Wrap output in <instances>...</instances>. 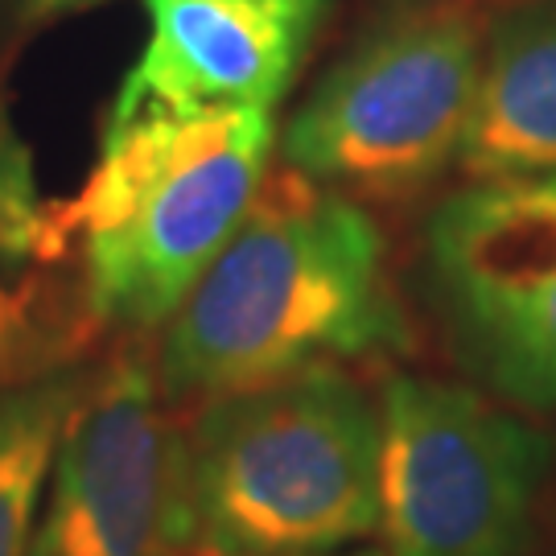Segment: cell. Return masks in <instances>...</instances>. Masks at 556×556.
Listing matches in <instances>:
<instances>
[{"mask_svg": "<svg viewBox=\"0 0 556 556\" xmlns=\"http://www.w3.org/2000/svg\"><path fill=\"white\" fill-rule=\"evenodd\" d=\"M408 346V318L376 219L293 169L260 186L236 236L165 321V400L248 392Z\"/></svg>", "mask_w": 556, "mask_h": 556, "instance_id": "6da1fadb", "label": "cell"}, {"mask_svg": "<svg viewBox=\"0 0 556 556\" xmlns=\"http://www.w3.org/2000/svg\"><path fill=\"white\" fill-rule=\"evenodd\" d=\"M425 285L457 358L556 417V178L470 181L425 227Z\"/></svg>", "mask_w": 556, "mask_h": 556, "instance_id": "8992f818", "label": "cell"}, {"mask_svg": "<svg viewBox=\"0 0 556 556\" xmlns=\"http://www.w3.org/2000/svg\"><path fill=\"white\" fill-rule=\"evenodd\" d=\"M470 181L556 178V0L498 4L462 144Z\"/></svg>", "mask_w": 556, "mask_h": 556, "instance_id": "9c48e42d", "label": "cell"}, {"mask_svg": "<svg viewBox=\"0 0 556 556\" xmlns=\"http://www.w3.org/2000/svg\"><path fill=\"white\" fill-rule=\"evenodd\" d=\"M553 445L478 388L388 376L379 532L388 556H528Z\"/></svg>", "mask_w": 556, "mask_h": 556, "instance_id": "5b68a950", "label": "cell"}, {"mask_svg": "<svg viewBox=\"0 0 556 556\" xmlns=\"http://www.w3.org/2000/svg\"><path fill=\"white\" fill-rule=\"evenodd\" d=\"M482 38L470 0H392L285 124V169L363 202L425 194L462 157Z\"/></svg>", "mask_w": 556, "mask_h": 556, "instance_id": "277c9868", "label": "cell"}, {"mask_svg": "<svg viewBox=\"0 0 556 556\" xmlns=\"http://www.w3.org/2000/svg\"><path fill=\"white\" fill-rule=\"evenodd\" d=\"M13 17H21L25 25H46L54 17H66V13H83V9H96L103 0H0Z\"/></svg>", "mask_w": 556, "mask_h": 556, "instance_id": "7c38bea8", "label": "cell"}, {"mask_svg": "<svg viewBox=\"0 0 556 556\" xmlns=\"http://www.w3.org/2000/svg\"><path fill=\"white\" fill-rule=\"evenodd\" d=\"M326 556H388V553H379V548H355V553H326Z\"/></svg>", "mask_w": 556, "mask_h": 556, "instance_id": "4fadbf2b", "label": "cell"}, {"mask_svg": "<svg viewBox=\"0 0 556 556\" xmlns=\"http://www.w3.org/2000/svg\"><path fill=\"white\" fill-rule=\"evenodd\" d=\"M273 153L268 112L112 124L75 202L46 211L38 256L71 252L108 330H157L236 236Z\"/></svg>", "mask_w": 556, "mask_h": 556, "instance_id": "7a4b0ae2", "label": "cell"}, {"mask_svg": "<svg viewBox=\"0 0 556 556\" xmlns=\"http://www.w3.org/2000/svg\"><path fill=\"white\" fill-rule=\"evenodd\" d=\"M199 556H326L379 528V400L342 367L202 400L186 420Z\"/></svg>", "mask_w": 556, "mask_h": 556, "instance_id": "3957f363", "label": "cell"}, {"mask_svg": "<svg viewBox=\"0 0 556 556\" xmlns=\"http://www.w3.org/2000/svg\"><path fill=\"white\" fill-rule=\"evenodd\" d=\"M41 223H46V206L34 181V161L13 128L9 103L0 96V256L38 252Z\"/></svg>", "mask_w": 556, "mask_h": 556, "instance_id": "8fae6325", "label": "cell"}, {"mask_svg": "<svg viewBox=\"0 0 556 556\" xmlns=\"http://www.w3.org/2000/svg\"><path fill=\"white\" fill-rule=\"evenodd\" d=\"M96 371L59 363L0 383V556H29L66 420Z\"/></svg>", "mask_w": 556, "mask_h": 556, "instance_id": "30bf717a", "label": "cell"}, {"mask_svg": "<svg viewBox=\"0 0 556 556\" xmlns=\"http://www.w3.org/2000/svg\"><path fill=\"white\" fill-rule=\"evenodd\" d=\"M149 46L112 103L144 116L268 112L298 71L330 0H144Z\"/></svg>", "mask_w": 556, "mask_h": 556, "instance_id": "ba28073f", "label": "cell"}, {"mask_svg": "<svg viewBox=\"0 0 556 556\" xmlns=\"http://www.w3.org/2000/svg\"><path fill=\"white\" fill-rule=\"evenodd\" d=\"M29 556H199L186 425L149 346H124L75 404Z\"/></svg>", "mask_w": 556, "mask_h": 556, "instance_id": "52a82bcc", "label": "cell"}]
</instances>
